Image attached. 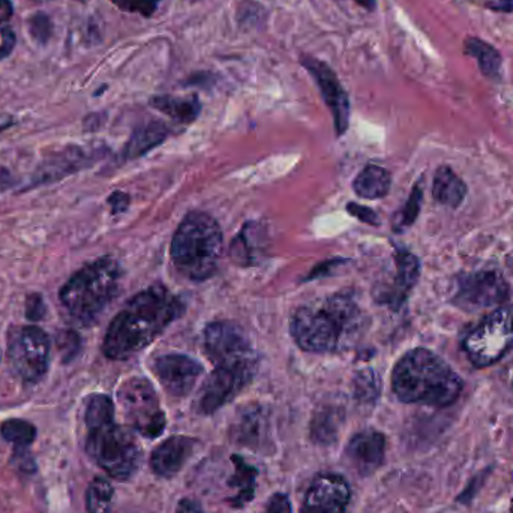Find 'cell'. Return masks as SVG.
Instances as JSON below:
<instances>
[{
	"mask_svg": "<svg viewBox=\"0 0 513 513\" xmlns=\"http://www.w3.org/2000/svg\"><path fill=\"white\" fill-rule=\"evenodd\" d=\"M252 375L254 374L239 369L215 366L200 394L197 405L199 412L201 415H213L221 407H224L252 380Z\"/></svg>",
	"mask_w": 513,
	"mask_h": 513,
	"instance_id": "14",
	"label": "cell"
},
{
	"mask_svg": "<svg viewBox=\"0 0 513 513\" xmlns=\"http://www.w3.org/2000/svg\"><path fill=\"white\" fill-rule=\"evenodd\" d=\"M118 399L128 425L134 431L146 438L161 436L166 428V415L149 380L132 377L123 382L118 391Z\"/></svg>",
	"mask_w": 513,
	"mask_h": 513,
	"instance_id": "8",
	"label": "cell"
},
{
	"mask_svg": "<svg viewBox=\"0 0 513 513\" xmlns=\"http://www.w3.org/2000/svg\"><path fill=\"white\" fill-rule=\"evenodd\" d=\"M0 434L15 446V450L27 449L36 438V428L27 420L8 419L0 425Z\"/></svg>",
	"mask_w": 513,
	"mask_h": 513,
	"instance_id": "29",
	"label": "cell"
},
{
	"mask_svg": "<svg viewBox=\"0 0 513 513\" xmlns=\"http://www.w3.org/2000/svg\"><path fill=\"white\" fill-rule=\"evenodd\" d=\"M153 371L167 394L174 398H183L194 389L203 368L191 357L166 354L158 357L153 364Z\"/></svg>",
	"mask_w": 513,
	"mask_h": 513,
	"instance_id": "15",
	"label": "cell"
},
{
	"mask_svg": "<svg viewBox=\"0 0 513 513\" xmlns=\"http://www.w3.org/2000/svg\"><path fill=\"white\" fill-rule=\"evenodd\" d=\"M197 441L185 436H173L162 441L150 455V467L158 477L171 479L182 470L196 449Z\"/></svg>",
	"mask_w": 513,
	"mask_h": 513,
	"instance_id": "17",
	"label": "cell"
},
{
	"mask_svg": "<svg viewBox=\"0 0 513 513\" xmlns=\"http://www.w3.org/2000/svg\"><path fill=\"white\" fill-rule=\"evenodd\" d=\"M422 187L419 183L413 188L412 194H410V199H408L407 204L404 206L403 212L399 213V217L395 221V229L401 231V230L407 229L410 225L415 222L416 218L420 212V204H422Z\"/></svg>",
	"mask_w": 513,
	"mask_h": 513,
	"instance_id": "31",
	"label": "cell"
},
{
	"mask_svg": "<svg viewBox=\"0 0 513 513\" xmlns=\"http://www.w3.org/2000/svg\"><path fill=\"white\" fill-rule=\"evenodd\" d=\"M464 51H466V55L477 60L480 71L485 77H488V78L498 77L503 59H501L500 51L497 50L494 46L485 43L484 39L470 36L464 43Z\"/></svg>",
	"mask_w": 513,
	"mask_h": 513,
	"instance_id": "27",
	"label": "cell"
},
{
	"mask_svg": "<svg viewBox=\"0 0 513 513\" xmlns=\"http://www.w3.org/2000/svg\"><path fill=\"white\" fill-rule=\"evenodd\" d=\"M122 278L119 263L101 257L77 271L60 289L59 299L69 317L80 326H92L118 296Z\"/></svg>",
	"mask_w": 513,
	"mask_h": 513,
	"instance_id": "4",
	"label": "cell"
},
{
	"mask_svg": "<svg viewBox=\"0 0 513 513\" xmlns=\"http://www.w3.org/2000/svg\"><path fill=\"white\" fill-rule=\"evenodd\" d=\"M357 392H359V396L365 401L377 398L378 392H380V383H378L377 375L371 369H366L364 373L359 374Z\"/></svg>",
	"mask_w": 513,
	"mask_h": 513,
	"instance_id": "35",
	"label": "cell"
},
{
	"mask_svg": "<svg viewBox=\"0 0 513 513\" xmlns=\"http://www.w3.org/2000/svg\"><path fill=\"white\" fill-rule=\"evenodd\" d=\"M111 2L125 13L140 14L143 17H150L157 11L161 0H111Z\"/></svg>",
	"mask_w": 513,
	"mask_h": 513,
	"instance_id": "34",
	"label": "cell"
},
{
	"mask_svg": "<svg viewBox=\"0 0 513 513\" xmlns=\"http://www.w3.org/2000/svg\"><path fill=\"white\" fill-rule=\"evenodd\" d=\"M357 4L364 6V8L368 9V11H374L375 6H377V2L375 0H356Z\"/></svg>",
	"mask_w": 513,
	"mask_h": 513,
	"instance_id": "44",
	"label": "cell"
},
{
	"mask_svg": "<svg viewBox=\"0 0 513 513\" xmlns=\"http://www.w3.org/2000/svg\"><path fill=\"white\" fill-rule=\"evenodd\" d=\"M385 454L386 437L374 429H366L353 436L345 449L348 463L362 477L371 476L380 468L385 461Z\"/></svg>",
	"mask_w": 513,
	"mask_h": 513,
	"instance_id": "16",
	"label": "cell"
},
{
	"mask_svg": "<svg viewBox=\"0 0 513 513\" xmlns=\"http://www.w3.org/2000/svg\"><path fill=\"white\" fill-rule=\"evenodd\" d=\"M392 389L403 403L449 407L463 394L464 382L438 354L415 348L395 365Z\"/></svg>",
	"mask_w": 513,
	"mask_h": 513,
	"instance_id": "3",
	"label": "cell"
},
{
	"mask_svg": "<svg viewBox=\"0 0 513 513\" xmlns=\"http://www.w3.org/2000/svg\"><path fill=\"white\" fill-rule=\"evenodd\" d=\"M350 498L352 491L343 476L322 473L308 487L301 513H345Z\"/></svg>",
	"mask_w": 513,
	"mask_h": 513,
	"instance_id": "13",
	"label": "cell"
},
{
	"mask_svg": "<svg viewBox=\"0 0 513 513\" xmlns=\"http://www.w3.org/2000/svg\"><path fill=\"white\" fill-rule=\"evenodd\" d=\"M395 264H396V275L394 284L389 287L387 293L383 294V302L398 310L419 280L420 264L417 257L405 250L396 251Z\"/></svg>",
	"mask_w": 513,
	"mask_h": 513,
	"instance_id": "19",
	"label": "cell"
},
{
	"mask_svg": "<svg viewBox=\"0 0 513 513\" xmlns=\"http://www.w3.org/2000/svg\"><path fill=\"white\" fill-rule=\"evenodd\" d=\"M266 250V231L257 222L243 225L242 231L234 239L230 248L231 262L238 266H254L259 263Z\"/></svg>",
	"mask_w": 513,
	"mask_h": 513,
	"instance_id": "20",
	"label": "cell"
},
{
	"mask_svg": "<svg viewBox=\"0 0 513 513\" xmlns=\"http://www.w3.org/2000/svg\"><path fill=\"white\" fill-rule=\"evenodd\" d=\"M95 158H97L95 155H89L85 149L78 148V146L64 149L41 162V166L35 173L32 185L35 187V185H43V183L57 182L68 174L89 167L95 161Z\"/></svg>",
	"mask_w": 513,
	"mask_h": 513,
	"instance_id": "18",
	"label": "cell"
},
{
	"mask_svg": "<svg viewBox=\"0 0 513 513\" xmlns=\"http://www.w3.org/2000/svg\"><path fill=\"white\" fill-rule=\"evenodd\" d=\"M222 250L220 225L204 212L188 213L171 241V262L183 276L204 281L217 272Z\"/></svg>",
	"mask_w": 513,
	"mask_h": 513,
	"instance_id": "5",
	"label": "cell"
},
{
	"mask_svg": "<svg viewBox=\"0 0 513 513\" xmlns=\"http://www.w3.org/2000/svg\"><path fill=\"white\" fill-rule=\"evenodd\" d=\"M11 123H13L11 118H5V119L0 118V132L4 131V129H6L8 127H11Z\"/></svg>",
	"mask_w": 513,
	"mask_h": 513,
	"instance_id": "45",
	"label": "cell"
},
{
	"mask_svg": "<svg viewBox=\"0 0 513 513\" xmlns=\"http://www.w3.org/2000/svg\"><path fill=\"white\" fill-rule=\"evenodd\" d=\"M301 62L310 71L311 76L314 77L323 99L329 107L335 122L336 134L343 136L344 132L347 131L348 120H350V101L347 92L344 90L341 81L329 65L306 55L302 56Z\"/></svg>",
	"mask_w": 513,
	"mask_h": 513,
	"instance_id": "12",
	"label": "cell"
},
{
	"mask_svg": "<svg viewBox=\"0 0 513 513\" xmlns=\"http://www.w3.org/2000/svg\"><path fill=\"white\" fill-rule=\"evenodd\" d=\"M50 336L38 326L13 327L8 332L6 357L25 383H36L50 365Z\"/></svg>",
	"mask_w": 513,
	"mask_h": 513,
	"instance_id": "9",
	"label": "cell"
},
{
	"mask_svg": "<svg viewBox=\"0 0 513 513\" xmlns=\"http://www.w3.org/2000/svg\"><path fill=\"white\" fill-rule=\"evenodd\" d=\"M231 434L239 445L248 446L251 449H262V446L268 445L269 440L268 416L260 407L246 408L239 416Z\"/></svg>",
	"mask_w": 513,
	"mask_h": 513,
	"instance_id": "21",
	"label": "cell"
},
{
	"mask_svg": "<svg viewBox=\"0 0 513 513\" xmlns=\"http://www.w3.org/2000/svg\"><path fill=\"white\" fill-rule=\"evenodd\" d=\"M266 513H293L292 512V503H290L289 497L285 494H273L271 500L268 501V508Z\"/></svg>",
	"mask_w": 513,
	"mask_h": 513,
	"instance_id": "39",
	"label": "cell"
},
{
	"mask_svg": "<svg viewBox=\"0 0 513 513\" xmlns=\"http://www.w3.org/2000/svg\"><path fill=\"white\" fill-rule=\"evenodd\" d=\"M509 297V285L494 271H480L461 276L455 289L454 303L468 313L501 305Z\"/></svg>",
	"mask_w": 513,
	"mask_h": 513,
	"instance_id": "11",
	"label": "cell"
},
{
	"mask_svg": "<svg viewBox=\"0 0 513 513\" xmlns=\"http://www.w3.org/2000/svg\"><path fill=\"white\" fill-rule=\"evenodd\" d=\"M176 513H206L201 509V506L197 503V501L191 500V498H183V500L179 501L178 508H176Z\"/></svg>",
	"mask_w": 513,
	"mask_h": 513,
	"instance_id": "41",
	"label": "cell"
},
{
	"mask_svg": "<svg viewBox=\"0 0 513 513\" xmlns=\"http://www.w3.org/2000/svg\"><path fill=\"white\" fill-rule=\"evenodd\" d=\"M347 210L350 215L356 217L357 220H361L362 222H366V224L377 225L378 224V215L377 213L371 210L365 206H361L357 203H348Z\"/></svg>",
	"mask_w": 513,
	"mask_h": 513,
	"instance_id": "38",
	"label": "cell"
},
{
	"mask_svg": "<svg viewBox=\"0 0 513 513\" xmlns=\"http://www.w3.org/2000/svg\"><path fill=\"white\" fill-rule=\"evenodd\" d=\"M47 313L46 303H44L43 296L39 293H32L26 299V317L30 322H39L43 320L44 315Z\"/></svg>",
	"mask_w": 513,
	"mask_h": 513,
	"instance_id": "37",
	"label": "cell"
},
{
	"mask_svg": "<svg viewBox=\"0 0 513 513\" xmlns=\"http://www.w3.org/2000/svg\"><path fill=\"white\" fill-rule=\"evenodd\" d=\"M364 314L354 297L338 293L299 308L292 318V335L310 353L340 352L361 335Z\"/></svg>",
	"mask_w": 513,
	"mask_h": 513,
	"instance_id": "2",
	"label": "cell"
},
{
	"mask_svg": "<svg viewBox=\"0 0 513 513\" xmlns=\"http://www.w3.org/2000/svg\"><path fill=\"white\" fill-rule=\"evenodd\" d=\"M341 413L335 407H324L313 420V437L320 443H331L340 426Z\"/></svg>",
	"mask_w": 513,
	"mask_h": 513,
	"instance_id": "30",
	"label": "cell"
},
{
	"mask_svg": "<svg viewBox=\"0 0 513 513\" xmlns=\"http://www.w3.org/2000/svg\"><path fill=\"white\" fill-rule=\"evenodd\" d=\"M487 8L496 11V13H513V0H496L488 2Z\"/></svg>",
	"mask_w": 513,
	"mask_h": 513,
	"instance_id": "42",
	"label": "cell"
},
{
	"mask_svg": "<svg viewBox=\"0 0 513 513\" xmlns=\"http://www.w3.org/2000/svg\"><path fill=\"white\" fill-rule=\"evenodd\" d=\"M513 347V306H500L482 320L463 341L476 368L494 365Z\"/></svg>",
	"mask_w": 513,
	"mask_h": 513,
	"instance_id": "7",
	"label": "cell"
},
{
	"mask_svg": "<svg viewBox=\"0 0 513 513\" xmlns=\"http://www.w3.org/2000/svg\"><path fill=\"white\" fill-rule=\"evenodd\" d=\"M108 203H110L111 210L113 213L125 212L129 204V197L123 192H113L110 197H108Z\"/></svg>",
	"mask_w": 513,
	"mask_h": 513,
	"instance_id": "40",
	"label": "cell"
},
{
	"mask_svg": "<svg viewBox=\"0 0 513 513\" xmlns=\"http://www.w3.org/2000/svg\"><path fill=\"white\" fill-rule=\"evenodd\" d=\"M433 196L438 203L457 209L467 196V185L450 167L443 166L434 176Z\"/></svg>",
	"mask_w": 513,
	"mask_h": 513,
	"instance_id": "24",
	"label": "cell"
},
{
	"mask_svg": "<svg viewBox=\"0 0 513 513\" xmlns=\"http://www.w3.org/2000/svg\"><path fill=\"white\" fill-rule=\"evenodd\" d=\"M231 463L234 464V471L230 479V487L236 492L230 498V505L233 508H243L254 498L259 470L254 466L246 463L245 459L239 455L231 457Z\"/></svg>",
	"mask_w": 513,
	"mask_h": 513,
	"instance_id": "22",
	"label": "cell"
},
{
	"mask_svg": "<svg viewBox=\"0 0 513 513\" xmlns=\"http://www.w3.org/2000/svg\"><path fill=\"white\" fill-rule=\"evenodd\" d=\"M115 498V488L104 477H95L86 491L87 513H110Z\"/></svg>",
	"mask_w": 513,
	"mask_h": 513,
	"instance_id": "28",
	"label": "cell"
},
{
	"mask_svg": "<svg viewBox=\"0 0 513 513\" xmlns=\"http://www.w3.org/2000/svg\"><path fill=\"white\" fill-rule=\"evenodd\" d=\"M512 513H513V500H512Z\"/></svg>",
	"mask_w": 513,
	"mask_h": 513,
	"instance_id": "46",
	"label": "cell"
},
{
	"mask_svg": "<svg viewBox=\"0 0 513 513\" xmlns=\"http://www.w3.org/2000/svg\"><path fill=\"white\" fill-rule=\"evenodd\" d=\"M167 137H169V128L164 123L158 122V120L146 123L132 132L131 139L128 140L127 146L123 149V158L128 161L140 158L149 150L161 145Z\"/></svg>",
	"mask_w": 513,
	"mask_h": 513,
	"instance_id": "23",
	"label": "cell"
},
{
	"mask_svg": "<svg viewBox=\"0 0 513 513\" xmlns=\"http://www.w3.org/2000/svg\"><path fill=\"white\" fill-rule=\"evenodd\" d=\"M29 27L30 34L38 43L46 44L50 39L51 22L47 15L38 14V15L30 18Z\"/></svg>",
	"mask_w": 513,
	"mask_h": 513,
	"instance_id": "36",
	"label": "cell"
},
{
	"mask_svg": "<svg viewBox=\"0 0 513 513\" xmlns=\"http://www.w3.org/2000/svg\"><path fill=\"white\" fill-rule=\"evenodd\" d=\"M14 14L13 2L11 0H0V25H6Z\"/></svg>",
	"mask_w": 513,
	"mask_h": 513,
	"instance_id": "43",
	"label": "cell"
},
{
	"mask_svg": "<svg viewBox=\"0 0 513 513\" xmlns=\"http://www.w3.org/2000/svg\"><path fill=\"white\" fill-rule=\"evenodd\" d=\"M86 450L107 475L118 480L131 479L143 459L134 433L116 424L115 417L87 426Z\"/></svg>",
	"mask_w": 513,
	"mask_h": 513,
	"instance_id": "6",
	"label": "cell"
},
{
	"mask_svg": "<svg viewBox=\"0 0 513 513\" xmlns=\"http://www.w3.org/2000/svg\"><path fill=\"white\" fill-rule=\"evenodd\" d=\"M392 178L383 167L368 166L359 173L353 188L362 199L377 200L386 197L391 191Z\"/></svg>",
	"mask_w": 513,
	"mask_h": 513,
	"instance_id": "25",
	"label": "cell"
},
{
	"mask_svg": "<svg viewBox=\"0 0 513 513\" xmlns=\"http://www.w3.org/2000/svg\"><path fill=\"white\" fill-rule=\"evenodd\" d=\"M81 348L80 335L76 331L60 332L57 335V350L64 362H71Z\"/></svg>",
	"mask_w": 513,
	"mask_h": 513,
	"instance_id": "33",
	"label": "cell"
},
{
	"mask_svg": "<svg viewBox=\"0 0 513 513\" xmlns=\"http://www.w3.org/2000/svg\"><path fill=\"white\" fill-rule=\"evenodd\" d=\"M264 15H266L264 9L252 0H243L242 4L239 5V23H241V26H245L246 29L257 27L259 23H263Z\"/></svg>",
	"mask_w": 513,
	"mask_h": 513,
	"instance_id": "32",
	"label": "cell"
},
{
	"mask_svg": "<svg viewBox=\"0 0 513 513\" xmlns=\"http://www.w3.org/2000/svg\"><path fill=\"white\" fill-rule=\"evenodd\" d=\"M204 348L213 365L255 373L257 357L242 327L231 322L210 323L204 331Z\"/></svg>",
	"mask_w": 513,
	"mask_h": 513,
	"instance_id": "10",
	"label": "cell"
},
{
	"mask_svg": "<svg viewBox=\"0 0 513 513\" xmlns=\"http://www.w3.org/2000/svg\"><path fill=\"white\" fill-rule=\"evenodd\" d=\"M185 305L164 285H152L128 302L107 329L102 353L111 361H125L145 350L178 320Z\"/></svg>",
	"mask_w": 513,
	"mask_h": 513,
	"instance_id": "1",
	"label": "cell"
},
{
	"mask_svg": "<svg viewBox=\"0 0 513 513\" xmlns=\"http://www.w3.org/2000/svg\"><path fill=\"white\" fill-rule=\"evenodd\" d=\"M150 106L179 123L194 122L199 118L200 110H201L197 97L179 98V97L161 95V97H155V98L150 99Z\"/></svg>",
	"mask_w": 513,
	"mask_h": 513,
	"instance_id": "26",
	"label": "cell"
}]
</instances>
